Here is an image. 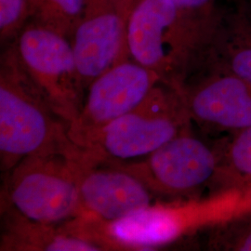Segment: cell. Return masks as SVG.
<instances>
[{
    "label": "cell",
    "instance_id": "obj_1",
    "mask_svg": "<svg viewBox=\"0 0 251 251\" xmlns=\"http://www.w3.org/2000/svg\"><path fill=\"white\" fill-rule=\"evenodd\" d=\"M70 124L59 116L20 63L13 46L0 61V170L2 174L34 155L63 154L83 159Z\"/></svg>",
    "mask_w": 251,
    "mask_h": 251
},
{
    "label": "cell",
    "instance_id": "obj_2",
    "mask_svg": "<svg viewBox=\"0 0 251 251\" xmlns=\"http://www.w3.org/2000/svg\"><path fill=\"white\" fill-rule=\"evenodd\" d=\"M63 154L29 156L3 174L1 206L27 219L50 225H65L85 218L79 196L84 162Z\"/></svg>",
    "mask_w": 251,
    "mask_h": 251
},
{
    "label": "cell",
    "instance_id": "obj_3",
    "mask_svg": "<svg viewBox=\"0 0 251 251\" xmlns=\"http://www.w3.org/2000/svg\"><path fill=\"white\" fill-rule=\"evenodd\" d=\"M192 126L180 91L160 82L137 107L104 127L87 151L99 160L140 161Z\"/></svg>",
    "mask_w": 251,
    "mask_h": 251
},
{
    "label": "cell",
    "instance_id": "obj_4",
    "mask_svg": "<svg viewBox=\"0 0 251 251\" xmlns=\"http://www.w3.org/2000/svg\"><path fill=\"white\" fill-rule=\"evenodd\" d=\"M193 126L144 159L118 164L143 179L155 197L198 201L207 189L221 194L225 137L208 143Z\"/></svg>",
    "mask_w": 251,
    "mask_h": 251
},
{
    "label": "cell",
    "instance_id": "obj_5",
    "mask_svg": "<svg viewBox=\"0 0 251 251\" xmlns=\"http://www.w3.org/2000/svg\"><path fill=\"white\" fill-rule=\"evenodd\" d=\"M11 45L50 105L71 126L80 114L87 90L70 39L30 22Z\"/></svg>",
    "mask_w": 251,
    "mask_h": 251
},
{
    "label": "cell",
    "instance_id": "obj_6",
    "mask_svg": "<svg viewBox=\"0 0 251 251\" xmlns=\"http://www.w3.org/2000/svg\"><path fill=\"white\" fill-rule=\"evenodd\" d=\"M160 82L156 73L130 58L108 69L87 89L80 114L70 126L73 142L87 151L104 127L137 107Z\"/></svg>",
    "mask_w": 251,
    "mask_h": 251
},
{
    "label": "cell",
    "instance_id": "obj_7",
    "mask_svg": "<svg viewBox=\"0 0 251 251\" xmlns=\"http://www.w3.org/2000/svg\"><path fill=\"white\" fill-rule=\"evenodd\" d=\"M222 217L219 204L213 199L203 203L190 201L186 206L152 204L139 208L118 220L99 227L90 220L95 233L105 247L128 250H152L175 241L193 225L218 223ZM100 238V237H99Z\"/></svg>",
    "mask_w": 251,
    "mask_h": 251
},
{
    "label": "cell",
    "instance_id": "obj_8",
    "mask_svg": "<svg viewBox=\"0 0 251 251\" xmlns=\"http://www.w3.org/2000/svg\"><path fill=\"white\" fill-rule=\"evenodd\" d=\"M179 91L193 125L204 135L226 137L251 126V85L232 74L204 67Z\"/></svg>",
    "mask_w": 251,
    "mask_h": 251
},
{
    "label": "cell",
    "instance_id": "obj_9",
    "mask_svg": "<svg viewBox=\"0 0 251 251\" xmlns=\"http://www.w3.org/2000/svg\"><path fill=\"white\" fill-rule=\"evenodd\" d=\"M135 0H86L70 42L86 90L117 63L129 59L126 23Z\"/></svg>",
    "mask_w": 251,
    "mask_h": 251
},
{
    "label": "cell",
    "instance_id": "obj_10",
    "mask_svg": "<svg viewBox=\"0 0 251 251\" xmlns=\"http://www.w3.org/2000/svg\"><path fill=\"white\" fill-rule=\"evenodd\" d=\"M79 196L85 218L103 223L155 204L153 193L134 173L91 155L82 167Z\"/></svg>",
    "mask_w": 251,
    "mask_h": 251
},
{
    "label": "cell",
    "instance_id": "obj_11",
    "mask_svg": "<svg viewBox=\"0 0 251 251\" xmlns=\"http://www.w3.org/2000/svg\"><path fill=\"white\" fill-rule=\"evenodd\" d=\"M174 10L171 0H135L126 23L129 58L177 89L172 50Z\"/></svg>",
    "mask_w": 251,
    "mask_h": 251
},
{
    "label": "cell",
    "instance_id": "obj_12",
    "mask_svg": "<svg viewBox=\"0 0 251 251\" xmlns=\"http://www.w3.org/2000/svg\"><path fill=\"white\" fill-rule=\"evenodd\" d=\"M174 10L172 50L177 87L204 65L225 0H171Z\"/></svg>",
    "mask_w": 251,
    "mask_h": 251
},
{
    "label": "cell",
    "instance_id": "obj_13",
    "mask_svg": "<svg viewBox=\"0 0 251 251\" xmlns=\"http://www.w3.org/2000/svg\"><path fill=\"white\" fill-rule=\"evenodd\" d=\"M1 251H95L106 248L86 220L65 225L36 223L1 206Z\"/></svg>",
    "mask_w": 251,
    "mask_h": 251
},
{
    "label": "cell",
    "instance_id": "obj_14",
    "mask_svg": "<svg viewBox=\"0 0 251 251\" xmlns=\"http://www.w3.org/2000/svg\"><path fill=\"white\" fill-rule=\"evenodd\" d=\"M204 67L232 74L251 85V0H225Z\"/></svg>",
    "mask_w": 251,
    "mask_h": 251
},
{
    "label": "cell",
    "instance_id": "obj_15",
    "mask_svg": "<svg viewBox=\"0 0 251 251\" xmlns=\"http://www.w3.org/2000/svg\"><path fill=\"white\" fill-rule=\"evenodd\" d=\"M251 185V126L225 137L220 173V191Z\"/></svg>",
    "mask_w": 251,
    "mask_h": 251
},
{
    "label": "cell",
    "instance_id": "obj_16",
    "mask_svg": "<svg viewBox=\"0 0 251 251\" xmlns=\"http://www.w3.org/2000/svg\"><path fill=\"white\" fill-rule=\"evenodd\" d=\"M31 22L71 38L84 13L86 0H29Z\"/></svg>",
    "mask_w": 251,
    "mask_h": 251
},
{
    "label": "cell",
    "instance_id": "obj_17",
    "mask_svg": "<svg viewBox=\"0 0 251 251\" xmlns=\"http://www.w3.org/2000/svg\"><path fill=\"white\" fill-rule=\"evenodd\" d=\"M209 246L216 251H251V211L216 224Z\"/></svg>",
    "mask_w": 251,
    "mask_h": 251
},
{
    "label": "cell",
    "instance_id": "obj_18",
    "mask_svg": "<svg viewBox=\"0 0 251 251\" xmlns=\"http://www.w3.org/2000/svg\"><path fill=\"white\" fill-rule=\"evenodd\" d=\"M31 22L29 0H0V39L2 45H11Z\"/></svg>",
    "mask_w": 251,
    "mask_h": 251
}]
</instances>
